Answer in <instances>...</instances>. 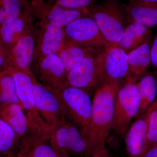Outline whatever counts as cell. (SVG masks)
Wrapping results in <instances>:
<instances>
[{
  "label": "cell",
  "mask_w": 157,
  "mask_h": 157,
  "mask_svg": "<svg viewBox=\"0 0 157 157\" xmlns=\"http://www.w3.org/2000/svg\"><path fill=\"white\" fill-rule=\"evenodd\" d=\"M151 66L154 69V72L157 74V32L151 46Z\"/></svg>",
  "instance_id": "31"
},
{
  "label": "cell",
  "mask_w": 157,
  "mask_h": 157,
  "mask_svg": "<svg viewBox=\"0 0 157 157\" xmlns=\"http://www.w3.org/2000/svg\"><path fill=\"white\" fill-rule=\"evenodd\" d=\"M103 51L77 45L65 37L63 43L57 55L62 60L68 73L80 64L86 57Z\"/></svg>",
  "instance_id": "20"
},
{
  "label": "cell",
  "mask_w": 157,
  "mask_h": 157,
  "mask_svg": "<svg viewBox=\"0 0 157 157\" xmlns=\"http://www.w3.org/2000/svg\"><path fill=\"white\" fill-rule=\"evenodd\" d=\"M35 47V25L21 37L14 47L9 51L8 68L32 71Z\"/></svg>",
  "instance_id": "16"
},
{
  "label": "cell",
  "mask_w": 157,
  "mask_h": 157,
  "mask_svg": "<svg viewBox=\"0 0 157 157\" xmlns=\"http://www.w3.org/2000/svg\"><path fill=\"white\" fill-rule=\"evenodd\" d=\"M128 2L138 3H157V0H128Z\"/></svg>",
  "instance_id": "35"
},
{
  "label": "cell",
  "mask_w": 157,
  "mask_h": 157,
  "mask_svg": "<svg viewBox=\"0 0 157 157\" xmlns=\"http://www.w3.org/2000/svg\"><path fill=\"white\" fill-rule=\"evenodd\" d=\"M151 40L144 42L128 53V72L125 82H136L151 66Z\"/></svg>",
  "instance_id": "17"
},
{
  "label": "cell",
  "mask_w": 157,
  "mask_h": 157,
  "mask_svg": "<svg viewBox=\"0 0 157 157\" xmlns=\"http://www.w3.org/2000/svg\"><path fill=\"white\" fill-rule=\"evenodd\" d=\"M25 157H57L49 140L36 134Z\"/></svg>",
  "instance_id": "26"
},
{
  "label": "cell",
  "mask_w": 157,
  "mask_h": 157,
  "mask_svg": "<svg viewBox=\"0 0 157 157\" xmlns=\"http://www.w3.org/2000/svg\"><path fill=\"white\" fill-rule=\"evenodd\" d=\"M123 84L104 82L94 95L89 124L83 134L94 150L97 147L105 145L113 129L116 95Z\"/></svg>",
  "instance_id": "1"
},
{
  "label": "cell",
  "mask_w": 157,
  "mask_h": 157,
  "mask_svg": "<svg viewBox=\"0 0 157 157\" xmlns=\"http://www.w3.org/2000/svg\"><path fill=\"white\" fill-rule=\"evenodd\" d=\"M0 118L23 138L31 133L28 121L22 106L16 103L0 104Z\"/></svg>",
  "instance_id": "18"
},
{
  "label": "cell",
  "mask_w": 157,
  "mask_h": 157,
  "mask_svg": "<svg viewBox=\"0 0 157 157\" xmlns=\"http://www.w3.org/2000/svg\"><path fill=\"white\" fill-rule=\"evenodd\" d=\"M30 6L33 15L38 21H43L62 28L79 17L88 16L86 8L77 10L67 9L54 4L49 5L44 1Z\"/></svg>",
  "instance_id": "11"
},
{
  "label": "cell",
  "mask_w": 157,
  "mask_h": 157,
  "mask_svg": "<svg viewBox=\"0 0 157 157\" xmlns=\"http://www.w3.org/2000/svg\"><path fill=\"white\" fill-rule=\"evenodd\" d=\"M143 157H157V144L147 151Z\"/></svg>",
  "instance_id": "33"
},
{
  "label": "cell",
  "mask_w": 157,
  "mask_h": 157,
  "mask_svg": "<svg viewBox=\"0 0 157 157\" xmlns=\"http://www.w3.org/2000/svg\"><path fill=\"white\" fill-rule=\"evenodd\" d=\"M147 109L149 113L148 130L146 152L157 144V99Z\"/></svg>",
  "instance_id": "27"
},
{
  "label": "cell",
  "mask_w": 157,
  "mask_h": 157,
  "mask_svg": "<svg viewBox=\"0 0 157 157\" xmlns=\"http://www.w3.org/2000/svg\"><path fill=\"white\" fill-rule=\"evenodd\" d=\"M90 157H112L109 154V152L105 145H101L96 147L92 154Z\"/></svg>",
  "instance_id": "32"
},
{
  "label": "cell",
  "mask_w": 157,
  "mask_h": 157,
  "mask_svg": "<svg viewBox=\"0 0 157 157\" xmlns=\"http://www.w3.org/2000/svg\"><path fill=\"white\" fill-rule=\"evenodd\" d=\"M21 1H24V2H26V1H27V0H21Z\"/></svg>",
  "instance_id": "37"
},
{
  "label": "cell",
  "mask_w": 157,
  "mask_h": 157,
  "mask_svg": "<svg viewBox=\"0 0 157 157\" xmlns=\"http://www.w3.org/2000/svg\"><path fill=\"white\" fill-rule=\"evenodd\" d=\"M30 5L28 4L15 19L0 25V40L8 50L15 45L26 32L35 25Z\"/></svg>",
  "instance_id": "14"
},
{
  "label": "cell",
  "mask_w": 157,
  "mask_h": 157,
  "mask_svg": "<svg viewBox=\"0 0 157 157\" xmlns=\"http://www.w3.org/2000/svg\"><path fill=\"white\" fill-rule=\"evenodd\" d=\"M136 84L140 97V107L136 117H138L150 107L155 100L157 92V74L147 71Z\"/></svg>",
  "instance_id": "22"
},
{
  "label": "cell",
  "mask_w": 157,
  "mask_h": 157,
  "mask_svg": "<svg viewBox=\"0 0 157 157\" xmlns=\"http://www.w3.org/2000/svg\"><path fill=\"white\" fill-rule=\"evenodd\" d=\"M5 103H16L22 107L17 97L14 78L8 70L0 71V104Z\"/></svg>",
  "instance_id": "24"
},
{
  "label": "cell",
  "mask_w": 157,
  "mask_h": 157,
  "mask_svg": "<svg viewBox=\"0 0 157 157\" xmlns=\"http://www.w3.org/2000/svg\"><path fill=\"white\" fill-rule=\"evenodd\" d=\"M140 97L136 82H125L116 95L113 129L124 135L140 107Z\"/></svg>",
  "instance_id": "6"
},
{
  "label": "cell",
  "mask_w": 157,
  "mask_h": 157,
  "mask_svg": "<svg viewBox=\"0 0 157 157\" xmlns=\"http://www.w3.org/2000/svg\"><path fill=\"white\" fill-rule=\"evenodd\" d=\"M49 141L52 147L76 157H90L94 151L81 129L75 124L64 120L51 127Z\"/></svg>",
  "instance_id": "5"
},
{
  "label": "cell",
  "mask_w": 157,
  "mask_h": 157,
  "mask_svg": "<svg viewBox=\"0 0 157 157\" xmlns=\"http://www.w3.org/2000/svg\"><path fill=\"white\" fill-rule=\"evenodd\" d=\"M124 7L128 23L136 22L151 28L157 25V3L128 2Z\"/></svg>",
  "instance_id": "19"
},
{
  "label": "cell",
  "mask_w": 157,
  "mask_h": 157,
  "mask_svg": "<svg viewBox=\"0 0 157 157\" xmlns=\"http://www.w3.org/2000/svg\"><path fill=\"white\" fill-rule=\"evenodd\" d=\"M22 138L0 118V155L18 150Z\"/></svg>",
  "instance_id": "23"
},
{
  "label": "cell",
  "mask_w": 157,
  "mask_h": 157,
  "mask_svg": "<svg viewBox=\"0 0 157 157\" xmlns=\"http://www.w3.org/2000/svg\"><path fill=\"white\" fill-rule=\"evenodd\" d=\"M104 51L86 57L80 64L68 72L67 84L86 92L99 83L102 84Z\"/></svg>",
  "instance_id": "8"
},
{
  "label": "cell",
  "mask_w": 157,
  "mask_h": 157,
  "mask_svg": "<svg viewBox=\"0 0 157 157\" xmlns=\"http://www.w3.org/2000/svg\"><path fill=\"white\" fill-rule=\"evenodd\" d=\"M50 89L56 96L67 120L80 127L83 134L88 126L92 109V101L87 92L67 82L59 88Z\"/></svg>",
  "instance_id": "4"
},
{
  "label": "cell",
  "mask_w": 157,
  "mask_h": 157,
  "mask_svg": "<svg viewBox=\"0 0 157 157\" xmlns=\"http://www.w3.org/2000/svg\"><path fill=\"white\" fill-rule=\"evenodd\" d=\"M65 39L63 28L43 21L35 23V47L33 66L45 57L58 53Z\"/></svg>",
  "instance_id": "9"
},
{
  "label": "cell",
  "mask_w": 157,
  "mask_h": 157,
  "mask_svg": "<svg viewBox=\"0 0 157 157\" xmlns=\"http://www.w3.org/2000/svg\"><path fill=\"white\" fill-rule=\"evenodd\" d=\"M128 54L117 46L103 51V82L124 83L128 72Z\"/></svg>",
  "instance_id": "12"
},
{
  "label": "cell",
  "mask_w": 157,
  "mask_h": 157,
  "mask_svg": "<svg viewBox=\"0 0 157 157\" xmlns=\"http://www.w3.org/2000/svg\"><path fill=\"white\" fill-rule=\"evenodd\" d=\"M148 109L128 128L124 143L128 157H143L147 151L148 130Z\"/></svg>",
  "instance_id": "15"
},
{
  "label": "cell",
  "mask_w": 157,
  "mask_h": 157,
  "mask_svg": "<svg viewBox=\"0 0 157 157\" xmlns=\"http://www.w3.org/2000/svg\"><path fill=\"white\" fill-rule=\"evenodd\" d=\"M34 98L37 110L44 121L51 127L60 121L67 120L56 96L50 88L33 76Z\"/></svg>",
  "instance_id": "10"
},
{
  "label": "cell",
  "mask_w": 157,
  "mask_h": 157,
  "mask_svg": "<svg viewBox=\"0 0 157 157\" xmlns=\"http://www.w3.org/2000/svg\"><path fill=\"white\" fill-rule=\"evenodd\" d=\"M66 39L87 48L104 50L110 46L95 21L89 16L75 20L63 28Z\"/></svg>",
  "instance_id": "7"
},
{
  "label": "cell",
  "mask_w": 157,
  "mask_h": 157,
  "mask_svg": "<svg viewBox=\"0 0 157 157\" xmlns=\"http://www.w3.org/2000/svg\"><path fill=\"white\" fill-rule=\"evenodd\" d=\"M33 138V135L30 134L23 138L22 142L18 150L8 154L1 155L0 157H25L30 147Z\"/></svg>",
  "instance_id": "29"
},
{
  "label": "cell",
  "mask_w": 157,
  "mask_h": 157,
  "mask_svg": "<svg viewBox=\"0 0 157 157\" xmlns=\"http://www.w3.org/2000/svg\"><path fill=\"white\" fill-rule=\"evenodd\" d=\"M35 65L40 82L47 87L56 89L66 83L67 73L62 60L56 54L45 57Z\"/></svg>",
  "instance_id": "13"
},
{
  "label": "cell",
  "mask_w": 157,
  "mask_h": 157,
  "mask_svg": "<svg viewBox=\"0 0 157 157\" xmlns=\"http://www.w3.org/2000/svg\"><path fill=\"white\" fill-rule=\"evenodd\" d=\"M28 4L21 0H0V25L18 17Z\"/></svg>",
  "instance_id": "25"
},
{
  "label": "cell",
  "mask_w": 157,
  "mask_h": 157,
  "mask_svg": "<svg viewBox=\"0 0 157 157\" xmlns=\"http://www.w3.org/2000/svg\"><path fill=\"white\" fill-rule=\"evenodd\" d=\"M151 28L135 22L128 23L117 46L128 53L144 42L151 40Z\"/></svg>",
  "instance_id": "21"
},
{
  "label": "cell",
  "mask_w": 157,
  "mask_h": 157,
  "mask_svg": "<svg viewBox=\"0 0 157 157\" xmlns=\"http://www.w3.org/2000/svg\"><path fill=\"white\" fill-rule=\"evenodd\" d=\"M16 85L17 97L28 121L31 133L49 139L51 127L46 123L37 110L34 96L33 71H21L8 67Z\"/></svg>",
  "instance_id": "3"
},
{
  "label": "cell",
  "mask_w": 157,
  "mask_h": 157,
  "mask_svg": "<svg viewBox=\"0 0 157 157\" xmlns=\"http://www.w3.org/2000/svg\"><path fill=\"white\" fill-rule=\"evenodd\" d=\"M98 0H54L53 4L65 9L77 10L87 8Z\"/></svg>",
  "instance_id": "28"
},
{
  "label": "cell",
  "mask_w": 157,
  "mask_h": 157,
  "mask_svg": "<svg viewBox=\"0 0 157 157\" xmlns=\"http://www.w3.org/2000/svg\"><path fill=\"white\" fill-rule=\"evenodd\" d=\"M54 150L56 154L57 157H70V156L66 152L58 148H54Z\"/></svg>",
  "instance_id": "34"
},
{
  "label": "cell",
  "mask_w": 157,
  "mask_h": 157,
  "mask_svg": "<svg viewBox=\"0 0 157 157\" xmlns=\"http://www.w3.org/2000/svg\"><path fill=\"white\" fill-rule=\"evenodd\" d=\"M43 1H44V0H31L30 4L33 5V4H37V3L41 2Z\"/></svg>",
  "instance_id": "36"
},
{
  "label": "cell",
  "mask_w": 157,
  "mask_h": 157,
  "mask_svg": "<svg viewBox=\"0 0 157 157\" xmlns=\"http://www.w3.org/2000/svg\"><path fill=\"white\" fill-rule=\"evenodd\" d=\"M9 51L0 40V71L6 70L9 66Z\"/></svg>",
  "instance_id": "30"
},
{
  "label": "cell",
  "mask_w": 157,
  "mask_h": 157,
  "mask_svg": "<svg viewBox=\"0 0 157 157\" xmlns=\"http://www.w3.org/2000/svg\"><path fill=\"white\" fill-rule=\"evenodd\" d=\"M86 10L107 43L110 46H117L128 23L124 4L121 0H104L89 6Z\"/></svg>",
  "instance_id": "2"
}]
</instances>
